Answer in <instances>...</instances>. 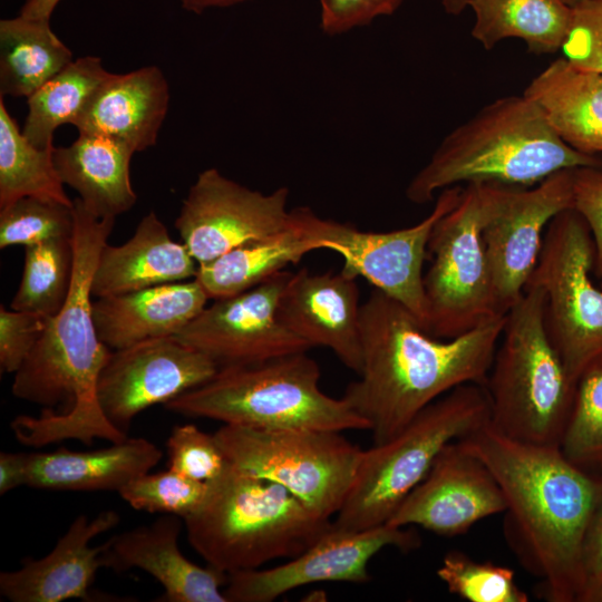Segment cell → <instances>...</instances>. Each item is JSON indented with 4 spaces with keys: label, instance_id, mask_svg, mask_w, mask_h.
<instances>
[{
    "label": "cell",
    "instance_id": "obj_1",
    "mask_svg": "<svg viewBox=\"0 0 602 602\" xmlns=\"http://www.w3.org/2000/svg\"><path fill=\"white\" fill-rule=\"evenodd\" d=\"M482 459L505 497L504 535L550 602H579L582 541L602 496L599 480L559 446L511 439L489 424L458 439Z\"/></svg>",
    "mask_w": 602,
    "mask_h": 602
},
{
    "label": "cell",
    "instance_id": "obj_2",
    "mask_svg": "<svg viewBox=\"0 0 602 602\" xmlns=\"http://www.w3.org/2000/svg\"><path fill=\"white\" fill-rule=\"evenodd\" d=\"M506 314L453 339L431 336L400 302L375 289L360 309L362 363L342 398L369 424L372 445L465 383L485 385Z\"/></svg>",
    "mask_w": 602,
    "mask_h": 602
},
{
    "label": "cell",
    "instance_id": "obj_3",
    "mask_svg": "<svg viewBox=\"0 0 602 602\" xmlns=\"http://www.w3.org/2000/svg\"><path fill=\"white\" fill-rule=\"evenodd\" d=\"M600 165L602 155L583 154L562 140L535 101L524 94L509 95L486 104L447 134L405 194L425 204L455 185L531 187L562 169Z\"/></svg>",
    "mask_w": 602,
    "mask_h": 602
},
{
    "label": "cell",
    "instance_id": "obj_4",
    "mask_svg": "<svg viewBox=\"0 0 602 602\" xmlns=\"http://www.w3.org/2000/svg\"><path fill=\"white\" fill-rule=\"evenodd\" d=\"M74 272L62 308L46 329L20 369L11 391L19 399L66 414L80 430L99 427L106 419L97 397L98 376L110 349L99 339L93 318V276L115 219H99L79 197L74 200Z\"/></svg>",
    "mask_w": 602,
    "mask_h": 602
},
{
    "label": "cell",
    "instance_id": "obj_5",
    "mask_svg": "<svg viewBox=\"0 0 602 602\" xmlns=\"http://www.w3.org/2000/svg\"><path fill=\"white\" fill-rule=\"evenodd\" d=\"M204 506L184 520L187 540L207 565L226 574L291 559L330 526L281 485L227 462Z\"/></svg>",
    "mask_w": 602,
    "mask_h": 602
},
{
    "label": "cell",
    "instance_id": "obj_6",
    "mask_svg": "<svg viewBox=\"0 0 602 602\" xmlns=\"http://www.w3.org/2000/svg\"><path fill=\"white\" fill-rule=\"evenodd\" d=\"M308 351L220 368L215 376L166 402L173 412L258 429L369 430L341 397L320 388L319 363Z\"/></svg>",
    "mask_w": 602,
    "mask_h": 602
},
{
    "label": "cell",
    "instance_id": "obj_7",
    "mask_svg": "<svg viewBox=\"0 0 602 602\" xmlns=\"http://www.w3.org/2000/svg\"><path fill=\"white\" fill-rule=\"evenodd\" d=\"M545 295L525 288L509 308L485 389L489 425L522 443L559 446L577 389L548 339Z\"/></svg>",
    "mask_w": 602,
    "mask_h": 602
},
{
    "label": "cell",
    "instance_id": "obj_8",
    "mask_svg": "<svg viewBox=\"0 0 602 602\" xmlns=\"http://www.w3.org/2000/svg\"><path fill=\"white\" fill-rule=\"evenodd\" d=\"M489 419L484 385H460L429 404L390 439L363 449L332 525L361 531L386 524L427 475L441 449L489 424Z\"/></svg>",
    "mask_w": 602,
    "mask_h": 602
},
{
    "label": "cell",
    "instance_id": "obj_9",
    "mask_svg": "<svg viewBox=\"0 0 602 602\" xmlns=\"http://www.w3.org/2000/svg\"><path fill=\"white\" fill-rule=\"evenodd\" d=\"M593 266L590 229L569 208L548 223L525 284L544 292L548 339L576 383L602 369V288L593 281Z\"/></svg>",
    "mask_w": 602,
    "mask_h": 602
},
{
    "label": "cell",
    "instance_id": "obj_10",
    "mask_svg": "<svg viewBox=\"0 0 602 602\" xmlns=\"http://www.w3.org/2000/svg\"><path fill=\"white\" fill-rule=\"evenodd\" d=\"M214 436L230 464L281 485L326 521L343 505L363 452L332 430L223 425Z\"/></svg>",
    "mask_w": 602,
    "mask_h": 602
},
{
    "label": "cell",
    "instance_id": "obj_11",
    "mask_svg": "<svg viewBox=\"0 0 602 602\" xmlns=\"http://www.w3.org/2000/svg\"><path fill=\"white\" fill-rule=\"evenodd\" d=\"M482 184H467L457 205L434 225L427 244L430 265L424 273L427 331L457 338L505 315L482 237Z\"/></svg>",
    "mask_w": 602,
    "mask_h": 602
},
{
    "label": "cell",
    "instance_id": "obj_12",
    "mask_svg": "<svg viewBox=\"0 0 602 602\" xmlns=\"http://www.w3.org/2000/svg\"><path fill=\"white\" fill-rule=\"evenodd\" d=\"M573 169L559 171L531 187L482 184V237L506 313L524 292L548 223L573 208Z\"/></svg>",
    "mask_w": 602,
    "mask_h": 602
},
{
    "label": "cell",
    "instance_id": "obj_13",
    "mask_svg": "<svg viewBox=\"0 0 602 602\" xmlns=\"http://www.w3.org/2000/svg\"><path fill=\"white\" fill-rule=\"evenodd\" d=\"M289 190H251L207 168L183 200L175 227L198 265L284 229L291 220Z\"/></svg>",
    "mask_w": 602,
    "mask_h": 602
},
{
    "label": "cell",
    "instance_id": "obj_14",
    "mask_svg": "<svg viewBox=\"0 0 602 602\" xmlns=\"http://www.w3.org/2000/svg\"><path fill=\"white\" fill-rule=\"evenodd\" d=\"M421 543L410 526L382 524L361 531L331 526L305 551L289 562L227 574L224 594L229 602H271L297 588L318 582L363 583L368 564L385 547L408 552Z\"/></svg>",
    "mask_w": 602,
    "mask_h": 602
},
{
    "label": "cell",
    "instance_id": "obj_15",
    "mask_svg": "<svg viewBox=\"0 0 602 602\" xmlns=\"http://www.w3.org/2000/svg\"><path fill=\"white\" fill-rule=\"evenodd\" d=\"M290 274L283 270L241 293L215 299L174 337L206 355L219 369L310 350L278 317Z\"/></svg>",
    "mask_w": 602,
    "mask_h": 602
},
{
    "label": "cell",
    "instance_id": "obj_16",
    "mask_svg": "<svg viewBox=\"0 0 602 602\" xmlns=\"http://www.w3.org/2000/svg\"><path fill=\"white\" fill-rule=\"evenodd\" d=\"M463 187L440 191L434 208L419 223L388 232L361 231L329 220V249L343 259L342 271L363 276L375 289L405 305L427 330L428 314L424 291V262L436 222L453 210Z\"/></svg>",
    "mask_w": 602,
    "mask_h": 602
},
{
    "label": "cell",
    "instance_id": "obj_17",
    "mask_svg": "<svg viewBox=\"0 0 602 602\" xmlns=\"http://www.w3.org/2000/svg\"><path fill=\"white\" fill-rule=\"evenodd\" d=\"M217 370L174 336L156 338L111 351L98 376L97 397L108 420L127 434L139 412L203 385Z\"/></svg>",
    "mask_w": 602,
    "mask_h": 602
},
{
    "label": "cell",
    "instance_id": "obj_18",
    "mask_svg": "<svg viewBox=\"0 0 602 602\" xmlns=\"http://www.w3.org/2000/svg\"><path fill=\"white\" fill-rule=\"evenodd\" d=\"M505 508L504 494L491 469L457 439L441 449L386 524L419 526L454 537Z\"/></svg>",
    "mask_w": 602,
    "mask_h": 602
},
{
    "label": "cell",
    "instance_id": "obj_19",
    "mask_svg": "<svg viewBox=\"0 0 602 602\" xmlns=\"http://www.w3.org/2000/svg\"><path fill=\"white\" fill-rule=\"evenodd\" d=\"M357 278L339 272H291L278 302L282 324L311 348L324 347L357 375L361 369Z\"/></svg>",
    "mask_w": 602,
    "mask_h": 602
},
{
    "label": "cell",
    "instance_id": "obj_20",
    "mask_svg": "<svg viewBox=\"0 0 602 602\" xmlns=\"http://www.w3.org/2000/svg\"><path fill=\"white\" fill-rule=\"evenodd\" d=\"M181 517L165 514L148 525L108 538L100 555L103 567L125 572L137 567L163 586V602H229L221 590L227 574L190 561L178 547Z\"/></svg>",
    "mask_w": 602,
    "mask_h": 602
},
{
    "label": "cell",
    "instance_id": "obj_21",
    "mask_svg": "<svg viewBox=\"0 0 602 602\" xmlns=\"http://www.w3.org/2000/svg\"><path fill=\"white\" fill-rule=\"evenodd\" d=\"M120 516L113 509L93 518L77 516L55 547L40 559L28 557L21 567L0 573V594L11 602L89 600L97 570L103 567L104 543L90 546L98 535L114 528Z\"/></svg>",
    "mask_w": 602,
    "mask_h": 602
},
{
    "label": "cell",
    "instance_id": "obj_22",
    "mask_svg": "<svg viewBox=\"0 0 602 602\" xmlns=\"http://www.w3.org/2000/svg\"><path fill=\"white\" fill-rule=\"evenodd\" d=\"M208 295L196 279L98 298L93 318L99 339L113 350L175 336L197 317Z\"/></svg>",
    "mask_w": 602,
    "mask_h": 602
},
{
    "label": "cell",
    "instance_id": "obj_23",
    "mask_svg": "<svg viewBox=\"0 0 602 602\" xmlns=\"http://www.w3.org/2000/svg\"><path fill=\"white\" fill-rule=\"evenodd\" d=\"M320 249L328 250L326 219L309 207H297L291 210L290 223L284 229L198 265L194 279L210 299L225 298L262 283Z\"/></svg>",
    "mask_w": 602,
    "mask_h": 602
},
{
    "label": "cell",
    "instance_id": "obj_24",
    "mask_svg": "<svg viewBox=\"0 0 602 602\" xmlns=\"http://www.w3.org/2000/svg\"><path fill=\"white\" fill-rule=\"evenodd\" d=\"M168 104V84L158 67L111 74L74 126L79 134L111 137L143 152L156 144Z\"/></svg>",
    "mask_w": 602,
    "mask_h": 602
},
{
    "label": "cell",
    "instance_id": "obj_25",
    "mask_svg": "<svg viewBox=\"0 0 602 602\" xmlns=\"http://www.w3.org/2000/svg\"><path fill=\"white\" fill-rule=\"evenodd\" d=\"M198 263L184 243L175 242L155 212L138 223L122 245L106 244L93 276V297L123 294L195 278Z\"/></svg>",
    "mask_w": 602,
    "mask_h": 602
},
{
    "label": "cell",
    "instance_id": "obj_26",
    "mask_svg": "<svg viewBox=\"0 0 602 602\" xmlns=\"http://www.w3.org/2000/svg\"><path fill=\"white\" fill-rule=\"evenodd\" d=\"M162 457L163 452L142 437H127L90 452L60 448L31 453L27 486L49 491L119 492L127 483L153 469Z\"/></svg>",
    "mask_w": 602,
    "mask_h": 602
},
{
    "label": "cell",
    "instance_id": "obj_27",
    "mask_svg": "<svg viewBox=\"0 0 602 602\" xmlns=\"http://www.w3.org/2000/svg\"><path fill=\"white\" fill-rule=\"evenodd\" d=\"M523 94L538 105L569 146L602 155V72L579 69L562 56L537 74Z\"/></svg>",
    "mask_w": 602,
    "mask_h": 602
},
{
    "label": "cell",
    "instance_id": "obj_28",
    "mask_svg": "<svg viewBox=\"0 0 602 602\" xmlns=\"http://www.w3.org/2000/svg\"><path fill=\"white\" fill-rule=\"evenodd\" d=\"M134 154L122 140L79 134L69 146L55 147L54 162L62 183L78 192L90 213L99 219H116L137 200L130 181Z\"/></svg>",
    "mask_w": 602,
    "mask_h": 602
},
{
    "label": "cell",
    "instance_id": "obj_29",
    "mask_svg": "<svg viewBox=\"0 0 602 602\" xmlns=\"http://www.w3.org/2000/svg\"><path fill=\"white\" fill-rule=\"evenodd\" d=\"M468 8L475 16L470 35L485 50L516 38L536 55L562 50L573 17L564 0H469Z\"/></svg>",
    "mask_w": 602,
    "mask_h": 602
},
{
    "label": "cell",
    "instance_id": "obj_30",
    "mask_svg": "<svg viewBox=\"0 0 602 602\" xmlns=\"http://www.w3.org/2000/svg\"><path fill=\"white\" fill-rule=\"evenodd\" d=\"M50 20L17 16L0 21V96L29 97L72 61Z\"/></svg>",
    "mask_w": 602,
    "mask_h": 602
},
{
    "label": "cell",
    "instance_id": "obj_31",
    "mask_svg": "<svg viewBox=\"0 0 602 602\" xmlns=\"http://www.w3.org/2000/svg\"><path fill=\"white\" fill-rule=\"evenodd\" d=\"M110 76L98 57L72 60L27 98L23 136L36 147H54L57 127L74 125Z\"/></svg>",
    "mask_w": 602,
    "mask_h": 602
},
{
    "label": "cell",
    "instance_id": "obj_32",
    "mask_svg": "<svg viewBox=\"0 0 602 602\" xmlns=\"http://www.w3.org/2000/svg\"><path fill=\"white\" fill-rule=\"evenodd\" d=\"M54 149L32 145L0 97V208L26 196L74 206L56 169Z\"/></svg>",
    "mask_w": 602,
    "mask_h": 602
},
{
    "label": "cell",
    "instance_id": "obj_33",
    "mask_svg": "<svg viewBox=\"0 0 602 602\" xmlns=\"http://www.w3.org/2000/svg\"><path fill=\"white\" fill-rule=\"evenodd\" d=\"M72 239L25 246V263L12 310L55 315L65 304L74 272Z\"/></svg>",
    "mask_w": 602,
    "mask_h": 602
},
{
    "label": "cell",
    "instance_id": "obj_34",
    "mask_svg": "<svg viewBox=\"0 0 602 602\" xmlns=\"http://www.w3.org/2000/svg\"><path fill=\"white\" fill-rule=\"evenodd\" d=\"M560 448L571 463L602 480V369L579 381Z\"/></svg>",
    "mask_w": 602,
    "mask_h": 602
},
{
    "label": "cell",
    "instance_id": "obj_35",
    "mask_svg": "<svg viewBox=\"0 0 602 602\" xmlns=\"http://www.w3.org/2000/svg\"><path fill=\"white\" fill-rule=\"evenodd\" d=\"M449 593L469 602H527L513 569L450 551L436 570Z\"/></svg>",
    "mask_w": 602,
    "mask_h": 602
},
{
    "label": "cell",
    "instance_id": "obj_36",
    "mask_svg": "<svg viewBox=\"0 0 602 602\" xmlns=\"http://www.w3.org/2000/svg\"><path fill=\"white\" fill-rule=\"evenodd\" d=\"M74 206L35 196L0 208V249L74 239Z\"/></svg>",
    "mask_w": 602,
    "mask_h": 602
},
{
    "label": "cell",
    "instance_id": "obj_37",
    "mask_svg": "<svg viewBox=\"0 0 602 602\" xmlns=\"http://www.w3.org/2000/svg\"><path fill=\"white\" fill-rule=\"evenodd\" d=\"M210 488L207 482L190 478L168 468L143 474L118 493L137 511L176 515L184 521L204 506Z\"/></svg>",
    "mask_w": 602,
    "mask_h": 602
},
{
    "label": "cell",
    "instance_id": "obj_38",
    "mask_svg": "<svg viewBox=\"0 0 602 602\" xmlns=\"http://www.w3.org/2000/svg\"><path fill=\"white\" fill-rule=\"evenodd\" d=\"M168 468L190 478L213 482L227 466V459L214 434L194 424L173 427L166 441Z\"/></svg>",
    "mask_w": 602,
    "mask_h": 602
},
{
    "label": "cell",
    "instance_id": "obj_39",
    "mask_svg": "<svg viewBox=\"0 0 602 602\" xmlns=\"http://www.w3.org/2000/svg\"><path fill=\"white\" fill-rule=\"evenodd\" d=\"M562 52L576 68L602 72V0H584L573 7Z\"/></svg>",
    "mask_w": 602,
    "mask_h": 602
},
{
    "label": "cell",
    "instance_id": "obj_40",
    "mask_svg": "<svg viewBox=\"0 0 602 602\" xmlns=\"http://www.w3.org/2000/svg\"><path fill=\"white\" fill-rule=\"evenodd\" d=\"M49 317L0 307V366L16 373L42 336Z\"/></svg>",
    "mask_w": 602,
    "mask_h": 602
},
{
    "label": "cell",
    "instance_id": "obj_41",
    "mask_svg": "<svg viewBox=\"0 0 602 602\" xmlns=\"http://www.w3.org/2000/svg\"><path fill=\"white\" fill-rule=\"evenodd\" d=\"M573 208L586 222L594 243L593 275L602 280V165L573 169Z\"/></svg>",
    "mask_w": 602,
    "mask_h": 602
},
{
    "label": "cell",
    "instance_id": "obj_42",
    "mask_svg": "<svg viewBox=\"0 0 602 602\" xmlns=\"http://www.w3.org/2000/svg\"><path fill=\"white\" fill-rule=\"evenodd\" d=\"M404 0H319L320 28L338 36L395 13Z\"/></svg>",
    "mask_w": 602,
    "mask_h": 602
},
{
    "label": "cell",
    "instance_id": "obj_43",
    "mask_svg": "<svg viewBox=\"0 0 602 602\" xmlns=\"http://www.w3.org/2000/svg\"><path fill=\"white\" fill-rule=\"evenodd\" d=\"M581 564L583 591L579 602H586L588 596L602 583V496L583 536Z\"/></svg>",
    "mask_w": 602,
    "mask_h": 602
},
{
    "label": "cell",
    "instance_id": "obj_44",
    "mask_svg": "<svg viewBox=\"0 0 602 602\" xmlns=\"http://www.w3.org/2000/svg\"><path fill=\"white\" fill-rule=\"evenodd\" d=\"M31 453L0 454V494L27 485Z\"/></svg>",
    "mask_w": 602,
    "mask_h": 602
},
{
    "label": "cell",
    "instance_id": "obj_45",
    "mask_svg": "<svg viewBox=\"0 0 602 602\" xmlns=\"http://www.w3.org/2000/svg\"><path fill=\"white\" fill-rule=\"evenodd\" d=\"M60 0H25L20 16L30 19L50 20V17Z\"/></svg>",
    "mask_w": 602,
    "mask_h": 602
},
{
    "label": "cell",
    "instance_id": "obj_46",
    "mask_svg": "<svg viewBox=\"0 0 602 602\" xmlns=\"http://www.w3.org/2000/svg\"><path fill=\"white\" fill-rule=\"evenodd\" d=\"M249 0H179L186 11L201 14L208 9L226 8Z\"/></svg>",
    "mask_w": 602,
    "mask_h": 602
},
{
    "label": "cell",
    "instance_id": "obj_47",
    "mask_svg": "<svg viewBox=\"0 0 602 602\" xmlns=\"http://www.w3.org/2000/svg\"><path fill=\"white\" fill-rule=\"evenodd\" d=\"M469 0H441V6L447 14L458 16L468 8Z\"/></svg>",
    "mask_w": 602,
    "mask_h": 602
},
{
    "label": "cell",
    "instance_id": "obj_48",
    "mask_svg": "<svg viewBox=\"0 0 602 602\" xmlns=\"http://www.w3.org/2000/svg\"><path fill=\"white\" fill-rule=\"evenodd\" d=\"M586 602H602V583L588 596Z\"/></svg>",
    "mask_w": 602,
    "mask_h": 602
},
{
    "label": "cell",
    "instance_id": "obj_49",
    "mask_svg": "<svg viewBox=\"0 0 602 602\" xmlns=\"http://www.w3.org/2000/svg\"><path fill=\"white\" fill-rule=\"evenodd\" d=\"M569 6L571 7H575L576 4H579L580 2L584 1V0H564Z\"/></svg>",
    "mask_w": 602,
    "mask_h": 602
},
{
    "label": "cell",
    "instance_id": "obj_50",
    "mask_svg": "<svg viewBox=\"0 0 602 602\" xmlns=\"http://www.w3.org/2000/svg\"><path fill=\"white\" fill-rule=\"evenodd\" d=\"M600 287L602 288V280L600 281Z\"/></svg>",
    "mask_w": 602,
    "mask_h": 602
}]
</instances>
